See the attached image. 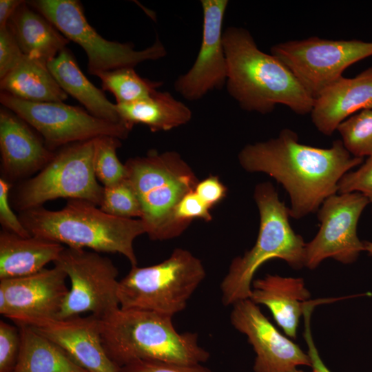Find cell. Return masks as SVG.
<instances>
[{"label": "cell", "mask_w": 372, "mask_h": 372, "mask_svg": "<svg viewBox=\"0 0 372 372\" xmlns=\"http://www.w3.org/2000/svg\"><path fill=\"white\" fill-rule=\"evenodd\" d=\"M238 158L247 172L267 174L283 186L294 219L318 211L327 198L338 192L341 178L363 161L353 156L341 140L329 148L313 147L300 143L298 134L287 128L274 138L247 145Z\"/></svg>", "instance_id": "6da1fadb"}, {"label": "cell", "mask_w": 372, "mask_h": 372, "mask_svg": "<svg viewBox=\"0 0 372 372\" xmlns=\"http://www.w3.org/2000/svg\"><path fill=\"white\" fill-rule=\"evenodd\" d=\"M227 61L226 88L240 108L260 114L277 105L300 115L311 113L314 99L276 56L259 49L250 32L230 26L223 32Z\"/></svg>", "instance_id": "7a4b0ae2"}, {"label": "cell", "mask_w": 372, "mask_h": 372, "mask_svg": "<svg viewBox=\"0 0 372 372\" xmlns=\"http://www.w3.org/2000/svg\"><path fill=\"white\" fill-rule=\"evenodd\" d=\"M101 322L104 349L119 368L138 360L198 364L209 358L197 333L178 332L168 315L120 308Z\"/></svg>", "instance_id": "3957f363"}, {"label": "cell", "mask_w": 372, "mask_h": 372, "mask_svg": "<svg viewBox=\"0 0 372 372\" xmlns=\"http://www.w3.org/2000/svg\"><path fill=\"white\" fill-rule=\"evenodd\" d=\"M89 201L70 199L59 210L43 207L19 212V219L31 236L75 249L120 254L137 265L134 241L145 234L141 219L110 215Z\"/></svg>", "instance_id": "277c9868"}, {"label": "cell", "mask_w": 372, "mask_h": 372, "mask_svg": "<svg viewBox=\"0 0 372 372\" xmlns=\"http://www.w3.org/2000/svg\"><path fill=\"white\" fill-rule=\"evenodd\" d=\"M254 197L260 214V228L254 247L231 261L220 283L224 305L250 298L251 284L259 267L271 259H281L295 269L304 266L305 247L302 237L289 223V209L280 200L269 183L256 185Z\"/></svg>", "instance_id": "5b68a950"}, {"label": "cell", "mask_w": 372, "mask_h": 372, "mask_svg": "<svg viewBox=\"0 0 372 372\" xmlns=\"http://www.w3.org/2000/svg\"><path fill=\"white\" fill-rule=\"evenodd\" d=\"M127 179L140 202L141 216L149 238L166 240L185 230L175 211L181 199L198 182L191 167L174 151L150 150L145 156L130 158L125 163Z\"/></svg>", "instance_id": "8992f818"}, {"label": "cell", "mask_w": 372, "mask_h": 372, "mask_svg": "<svg viewBox=\"0 0 372 372\" xmlns=\"http://www.w3.org/2000/svg\"><path fill=\"white\" fill-rule=\"evenodd\" d=\"M206 276L205 267L188 250L177 248L163 262L132 266L119 282L120 308L154 311L172 316L187 306Z\"/></svg>", "instance_id": "52a82bcc"}, {"label": "cell", "mask_w": 372, "mask_h": 372, "mask_svg": "<svg viewBox=\"0 0 372 372\" xmlns=\"http://www.w3.org/2000/svg\"><path fill=\"white\" fill-rule=\"evenodd\" d=\"M94 139L56 152L45 167L15 189L11 198L14 208L21 212L57 198L83 200L99 206L104 187L94 170Z\"/></svg>", "instance_id": "ba28073f"}, {"label": "cell", "mask_w": 372, "mask_h": 372, "mask_svg": "<svg viewBox=\"0 0 372 372\" xmlns=\"http://www.w3.org/2000/svg\"><path fill=\"white\" fill-rule=\"evenodd\" d=\"M48 19L69 41L79 45L87 57L92 75L122 68H134L145 61L165 57L167 51L157 39L149 47L136 50L130 43L109 41L88 23L76 0H34L28 1Z\"/></svg>", "instance_id": "9c48e42d"}, {"label": "cell", "mask_w": 372, "mask_h": 372, "mask_svg": "<svg viewBox=\"0 0 372 372\" xmlns=\"http://www.w3.org/2000/svg\"><path fill=\"white\" fill-rule=\"evenodd\" d=\"M70 280L57 319L90 312L100 319L118 309V271L107 257L94 251L65 247L54 262Z\"/></svg>", "instance_id": "30bf717a"}, {"label": "cell", "mask_w": 372, "mask_h": 372, "mask_svg": "<svg viewBox=\"0 0 372 372\" xmlns=\"http://www.w3.org/2000/svg\"><path fill=\"white\" fill-rule=\"evenodd\" d=\"M270 50L315 99L348 67L372 56V42L312 37L279 43Z\"/></svg>", "instance_id": "8fae6325"}, {"label": "cell", "mask_w": 372, "mask_h": 372, "mask_svg": "<svg viewBox=\"0 0 372 372\" xmlns=\"http://www.w3.org/2000/svg\"><path fill=\"white\" fill-rule=\"evenodd\" d=\"M0 102L34 129L52 152L104 136L123 140L131 131L124 123L99 118L81 107L63 102H31L4 92L0 93Z\"/></svg>", "instance_id": "7c38bea8"}, {"label": "cell", "mask_w": 372, "mask_h": 372, "mask_svg": "<svg viewBox=\"0 0 372 372\" xmlns=\"http://www.w3.org/2000/svg\"><path fill=\"white\" fill-rule=\"evenodd\" d=\"M369 203L359 192L327 198L318 210L320 229L313 239L306 243L304 266L313 269L329 258L343 264L355 261L364 251L363 242L357 234L358 223Z\"/></svg>", "instance_id": "4fadbf2b"}, {"label": "cell", "mask_w": 372, "mask_h": 372, "mask_svg": "<svg viewBox=\"0 0 372 372\" xmlns=\"http://www.w3.org/2000/svg\"><path fill=\"white\" fill-rule=\"evenodd\" d=\"M58 266L27 276L0 280V313L16 324L56 318L69 289Z\"/></svg>", "instance_id": "5bb4252c"}, {"label": "cell", "mask_w": 372, "mask_h": 372, "mask_svg": "<svg viewBox=\"0 0 372 372\" xmlns=\"http://www.w3.org/2000/svg\"><path fill=\"white\" fill-rule=\"evenodd\" d=\"M203 34L200 50L191 68L174 82L183 98L196 101L226 85L227 61L223 46V25L227 0H201Z\"/></svg>", "instance_id": "9a60e30c"}, {"label": "cell", "mask_w": 372, "mask_h": 372, "mask_svg": "<svg viewBox=\"0 0 372 372\" xmlns=\"http://www.w3.org/2000/svg\"><path fill=\"white\" fill-rule=\"evenodd\" d=\"M232 306L231 323L247 336L256 353L255 372H290L297 366H312L308 353L282 335L251 299Z\"/></svg>", "instance_id": "2e32d148"}, {"label": "cell", "mask_w": 372, "mask_h": 372, "mask_svg": "<svg viewBox=\"0 0 372 372\" xmlns=\"http://www.w3.org/2000/svg\"><path fill=\"white\" fill-rule=\"evenodd\" d=\"M26 325L56 344L88 372H120L104 349L99 318L91 314L37 320Z\"/></svg>", "instance_id": "e0dca14e"}, {"label": "cell", "mask_w": 372, "mask_h": 372, "mask_svg": "<svg viewBox=\"0 0 372 372\" xmlns=\"http://www.w3.org/2000/svg\"><path fill=\"white\" fill-rule=\"evenodd\" d=\"M10 110H0V152L2 177L12 184L39 172L53 158L55 152L42 137Z\"/></svg>", "instance_id": "ac0fdd59"}, {"label": "cell", "mask_w": 372, "mask_h": 372, "mask_svg": "<svg viewBox=\"0 0 372 372\" xmlns=\"http://www.w3.org/2000/svg\"><path fill=\"white\" fill-rule=\"evenodd\" d=\"M366 109L372 110V67L327 87L314 99L311 117L319 132L331 136L343 121Z\"/></svg>", "instance_id": "d6986e66"}, {"label": "cell", "mask_w": 372, "mask_h": 372, "mask_svg": "<svg viewBox=\"0 0 372 372\" xmlns=\"http://www.w3.org/2000/svg\"><path fill=\"white\" fill-rule=\"evenodd\" d=\"M309 298L302 278L267 274L253 280L249 299L267 307L285 333L296 338L300 318L311 302Z\"/></svg>", "instance_id": "ffe728a7"}, {"label": "cell", "mask_w": 372, "mask_h": 372, "mask_svg": "<svg viewBox=\"0 0 372 372\" xmlns=\"http://www.w3.org/2000/svg\"><path fill=\"white\" fill-rule=\"evenodd\" d=\"M65 247L31 236L22 237L2 229L0 232V280L34 274L54 262Z\"/></svg>", "instance_id": "44dd1931"}, {"label": "cell", "mask_w": 372, "mask_h": 372, "mask_svg": "<svg viewBox=\"0 0 372 372\" xmlns=\"http://www.w3.org/2000/svg\"><path fill=\"white\" fill-rule=\"evenodd\" d=\"M8 26L23 53L46 64L66 48L70 41L43 15L24 1Z\"/></svg>", "instance_id": "7402d4cb"}, {"label": "cell", "mask_w": 372, "mask_h": 372, "mask_svg": "<svg viewBox=\"0 0 372 372\" xmlns=\"http://www.w3.org/2000/svg\"><path fill=\"white\" fill-rule=\"evenodd\" d=\"M48 68L62 90L80 102L89 113L105 121L124 123L116 104L109 101L103 91L85 76L68 48L50 61Z\"/></svg>", "instance_id": "603a6c76"}, {"label": "cell", "mask_w": 372, "mask_h": 372, "mask_svg": "<svg viewBox=\"0 0 372 372\" xmlns=\"http://www.w3.org/2000/svg\"><path fill=\"white\" fill-rule=\"evenodd\" d=\"M121 120L131 130L137 124L153 132L169 131L185 125L192 112L183 102L168 92H156L144 100L130 104H116Z\"/></svg>", "instance_id": "cb8c5ba5"}, {"label": "cell", "mask_w": 372, "mask_h": 372, "mask_svg": "<svg viewBox=\"0 0 372 372\" xmlns=\"http://www.w3.org/2000/svg\"><path fill=\"white\" fill-rule=\"evenodd\" d=\"M0 88L1 92L36 103L63 102L68 96L51 74L48 64L26 55L0 79Z\"/></svg>", "instance_id": "d4e9b609"}, {"label": "cell", "mask_w": 372, "mask_h": 372, "mask_svg": "<svg viewBox=\"0 0 372 372\" xmlns=\"http://www.w3.org/2000/svg\"><path fill=\"white\" fill-rule=\"evenodd\" d=\"M20 349L12 372H88L31 327L19 324Z\"/></svg>", "instance_id": "484cf974"}, {"label": "cell", "mask_w": 372, "mask_h": 372, "mask_svg": "<svg viewBox=\"0 0 372 372\" xmlns=\"http://www.w3.org/2000/svg\"><path fill=\"white\" fill-rule=\"evenodd\" d=\"M96 76L100 79L103 90L114 94L116 104H130L147 99L162 85L161 81L140 76L131 67L101 72Z\"/></svg>", "instance_id": "4316f807"}, {"label": "cell", "mask_w": 372, "mask_h": 372, "mask_svg": "<svg viewBox=\"0 0 372 372\" xmlns=\"http://www.w3.org/2000/svg\"><path fill=\"white\" fill-rule=\"evenodd\" d=\"M121 139L104 136L94 139L93 166L96 177L103 187L114 185L127 177L125 163L116 154Z\"/></svg>", "instance_id": "83f0119b"}, {"label": "cell", "mask_w": 372, "mask_h": 372, "mask_svg": "<svg viewBox=\"0 0 372 372\" xmlns=\"http://www.w3.org/2000/svg\"><path fill=\"white\" fill-rule=\"evenodd\" d=\"M344 148L353 156H372V110H362L338 126Z\"/></svg>", "instance_id": "f1b7e54d"}, {"label": "cell", "mask_w": 372, "mask_h": 372, "mask_svg": "<svg viewBox=\"0 0 372 372\" xmlns=\"http://www.w3.org/2000/svg\"><path fill=\"white\" fill-rule=\"evenodd\" d=\"M103 187L99 206L103 211L119 218H141L139 200L127 178L114 185Z\"/></svg>", "instance_id": "f546056e"}, {"label": "cell", "mask_w": 372, "mask_h": 372, "mask_svg": "<svg viewBox=\"0 0 372 372\" xmlns=\"http://www.w3.org/2000/svg\"><path fill=\"white\" fill-rule=\"evenodd\" d=\"M20 334L19 327L0 321V372H12L19 356Z\"/></svg>", "instance_id": "4dcf8cb0"}, {"label": "cell", "mask_w": 372, "mask_h": 372, "mask_svg": "<svg viewBox=\"0 0 372 372\" xmlns=\"http://www.w3.org/2000/svg\"><path fill=\"white\" fill-rule=\"evenodd\" d=\"M340 194L359 192L372 205V156L355 171L346 173L338 183Z\"/></svg>", "instance_id": "1f68e13d"}, {"label": "cell", "mask_w": 372, "mask_h": 372, "mask_svg": "<svg viewBox=\"0 0 372 372\" xmlns=\"http://www.w3.org/2000/svg\"><path fill=\"white\" fill-rule=\"evenodd\" d=\"M210 209L194 190L187 194L177 205L175 211L176 219L186 229L195 218L207 222L211 220Z\"/></svg>", "instance_id": "d6a6232c"}, {"label": "cell", "mask_w": 372, "mask_h": 372, "mask_svg": "<svg viewBox=\"0 0 372 372\" xmlns=\"http://www.w3.org/2000/svg\"><path fill=\"white\" fill-rule=\"evenodd\" d=\"M12 184L0 178V223L3 229L22 237H30V234L12 209L10 192Z\"/></svg>", "instance_id": "836d02e7"}, {"label": "cell", "mask_w": 372, "mask_h": 372, "mask_svg": "<svg viewBox=\"0 0 372 372\" xmlns=\"http://www.w3.org/2000/svg\"><path fill=\"white\" fill-rule=\"evenodd\" d=\"M24 56L9 27L0 28V79L12 70Z\"/></svg>", "instance_id": "e575fe53"}, {"label": "cell", "mask_w": 372, "mask_h": 372, "mask_svg": "<svg viewBox=\"0 0 372 372\" xmlns=\"http://www.w3.org/2000/svg\"><path fill=\"white\" fill-rule=\"evenodd\" d=\"M120 372H213L198 364H179L156 361L138 360L120 367Z\"/></svg>", "instance_id": "d590c367"}, {"label": "cell", "mask_w": 372, "mask_h": 372, "mask_svg": "<svg viewBox=\"0 0 372 372\" xmlns=\"http://www.w3.org/2000/svg\"><path fill=\"white\" fill-rule=\"evenodd\" d=\"M194 191L211 208L225 198L227 188L218 176H209L198 181Z\"/></svg>", "instance_id": "8d00e7d4"}, {"label": "cell", "mask_w": 372, "mask_h": 372, "mask_svg": "<svg viewBox=\"0 0 372 372\" xmlns=\"http://www.w3.org/2000/svg\"><path fill=\"white\" fill-rule=\"evenodd\" d=\"M23 0H1L0 1V28L6 27L9 20Z\"/></svg>", "instance_id": "74e56055"}, {"label": "cell", "mask_w": 372, "mask_h": 372, "mask_svg": "<svg viewBox=\"0 0 372 372\" xmlns=\"http://www.w3.org/2000/svg\"><path fill=\"white\" fill-rule=\"evenodd\" d=\"M305 340L309 347L308 355H309L313 370L318 372H331L321 360L318 350L316 348L311 335L305 338Z\"/></svg>", "instance_id": "f35d334b"}, {"label": "cell", "mask_w": 372, "mask_h": 372, "mask_svg": "<svg viewBox=\"0 0 372 372\" xmlns=\"http://www.w3.org/2000/svg\"><path fill=\"white\" fill-rule=\"evenodd\" d=\"M364 251H367L370 255H372V242L364 241Z\"/></svg>", "instance_id": "ab89813d"}, {"label": "cell", "mask_w": 372, "mask_h": 372, "mask_svg": "<svg viewBox=\"0 0 372 372\" xmlns=\"http://www.w3.org/2000/svg\"><path fill=\"white\" fill-rule=\"evenodd\" d=\"M290 372H304V371H298L296 369H294L292 371H291ZM313 372H318V371L313 370Z\"/></svg>", "instance_id": "60d3db41"}]
</instances>
